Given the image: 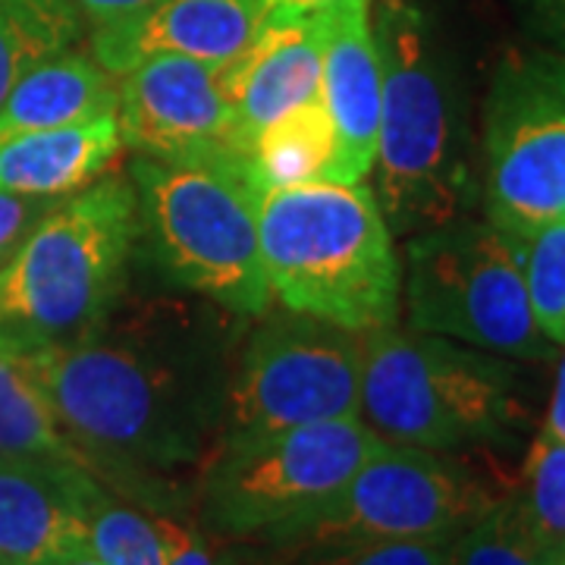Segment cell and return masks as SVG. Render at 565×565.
Masks as SVG:
<instances>
[{"label":"cell","mask_w":565,"mask_h":565,"mask_svg":"<svg viewBox=\"0 0 565 565\" xmlns=\"http://www.w3.org/2000/svg\"><path fill=\"white\" fill-rule=\"evenodd\" d=\"M245 323L192 292L132 296L126 286L73 340L0 337L98 478H148L211 452Z\"/></svg>","instance_id":"6da1fadb"},{"label":"cell","mask_w":565,"mask_h":565,"mask_svg":"<svg viewBox=\"0 0 565 565\" xmlns=\"http://www.w3.org/2000/svg\"><path fill=\"white\" fill-rule=\"evenodd\" d=\"M381 57L374 199L393 236L456 221L478 199L468 126L452 63L415 0L371 3Z\"/></svg>","instance_id":"7a4b0ae2"},{"label":"cell","mask_w":565,"mask_h":565,"mask_svg":"<svg viewBox=\"0 0 565 565\" xmlns=\"http://www.w3.org/2000/svg\"><path fill=\"white\" fill-rule=\"evenodd\" d=\"M258 248L270 296L355 333L390 327L403 308V264L367 182L264 189Z\"/></svg>","instance_id":"3957f363"},{"label":"cell","mask_w":565,"mask_h":565,"mask_svg":"<svg viewBox=\"0 0 565 565\" xmlns=\"http://www.w3.org/2000/svg\"><path fill=\"white\" fill-rule=\"evenodd\" d=\"M129 180L139 195V243L163 277L248 321L262 318L274 296L258 248L264 189L248 158H132Z\"/></svg>","instance_id":"277c9868"},{"label":"cell","mask_w":565,"mask_h":565,"mask_svg":"<svg viewBox=\"0 0 565 565\" xmlns=\"http://www.w3.org/2000/svg\"><path fill=\"white\" fill-rule=\"evenodd\" d=\"M359 415L390 444L459 452L515 440L527 405L503 355L390 323L364 333Z\"/></svg>","instance_id":"5b68a950"},{"label":"cell","mask_w":565,"mask_h":565,"mask_svg":"<svg viewBox=\"0 0 565 565\" xmlns=\"http://www.w3.org/2000/svg\"><path fill=\"white\" fill-rule=\"evenodd\" d=\"M139 233L129 177L57 199L0 270V333L61 343L95 327L129 286Z\"/></svg>","instance_id":"8992f818"},{"label":"cell","mask_w":565,"mask_h":565,"mask_svg":"<svg viewBox=\"0 0 565 565\" xmlns=\"http://www.w3.org/2000/svg\"><path fill=\"white\" fill-rule=\"evenodd\" d=\"M403 292L412 330L519 362L556 352L534 321L515 248L490 221L462 214L408 236Z\"/></svg>","instance_id":"52a82bcc"},{"label":"cell","mask_w":565,"mask_h":565,"mask_svg":"<svg viewBox=\"0 0 565 565\" xmlns=\"http://www.w3.org/2000/svg\"><path fill=\"white\" fill-rule=\"evenodd\" d=\"M362 364L364 333L289 308H267L245 330L214 446L362 418Z\"/></svg>","instance_id":"ba28073f"},{"label":"cell","mask_w":565,"mask_h":565,"mask_svg":"<svg viewBox=\"0 0 565 565\" xmlns=\"http://www.w3.org/2000/svg\"><path fill=\"white\" fill-rule=\"evenodd\" d=\"M381 440L362 418H340L214 446L204 456V519L230 537L267 541L330 503Z\"/></svg>","instance_id":"9c48e42d"},{"label":"cell","mask_w":565,"mask_h":565,"mask_svg":"<svg viewBox=\"0 0 565 565\" xmlns=\"http://www.w3.org/2000/svg\"><path fill=\"white\" fill-rule=\"evenodd\" d=\"M500 500L462 465L418 446L381 440L345 487L299 525L267 537L274 553L456 537Z\"/></svg>","instance_id":"30bf717a"},{"label":"cell","mask_w":565,"mask_h":565,"mask_svg":"<svg viewBox=\"0 0 565 565\" xmlns=\"http://www.w3.org/2000/svg\"><path fill=\"white\" fill-rule=\"evenodd\" d=\"M487 221L527 233L565 221V57L509 51L497 63L481 117Z\"/></svg>","instance_id":"8fae6325"},{"label":"cell","mask_w":565,"mask_h":565,"mask_svg":"<svg viewBox=\"0 0 565 565\" xmlns=\"http://www.w3.org/2000/svg\"><path fill=\"white\" fill-rule=\"evenodd\" d=\"M117 126L136 158H248L217 85V66L189 57H154L117 76Z\"/></svg>","instance_id":"7c38bea8"},{"label":"cell","mask_w":565,"mask_h":565,"mask_svg":"<svg viewBox=\"0 0 565 565\" xmlns=\"http://www.w3.org/2000/svg\"><path fill=\"white\" fill-rule=\"evenodd\" d=\"M321 13H267L243 51L217 66L223 102L248 158L262 129L321 95Z\"/></svg>","instance_id":"4fadbf2b"},{"label":"cell","mask_w":565,"mask_h":565,"mask_svg":"<svg viewBox=\"0 0 565 565\" xmlns=\"http://www.w3.org/2000/svg\"><path fill=\"white\" fill-rule=\"evenodd\" d=\"M264 17V0H158L132 17L95 25L92 57L114 76L154 57L221 66L243 51Z\"/></svg>","instance_id":"5bb4252c"},{"label":"cell","mask_w":565,"mask_h":565,"mask_svg":"<svg viewBox=\"0 0 565 565\" xmlns=\"http://www.w3.org/2000/svg\"><path fill=\"white\" fill-rule=\"evenodd\" d=\"M102 478L79 462L0 459V565H47L88 544Z\"/></svg>","instance_id":"9a60e30c"},{"label":"cell","mask_w":565,"mask_h":565,"mask_svg":"<svg viewBox=\"0 0 565 565\" xmlns=\"http://www.w3.org/2000/svg\"><path fill=\"white\" fill-rule=\"evenodd\" d=\"M371 3L374 0H340L321 10V102L340 139V182L367 180L377 154L384 79Z\"/></svg>","instance_id":"2e32d148"},{"label":"cell","mask_w":565,"mask_h":565,"mask_svg":"<svg viewBox=\"0 0 565 565\" xmlns=\"http://www.w3.org/2000/svg\"><path fill=\"white\" fill-rule=\"evenodd\" d=\"M120 154L117 114L13 136L0 141V192L63 199L102 180Z\"/></svg>","instance_id":"e0dca14e"},{"label":"cell","mask_w":565,"mask_h":565,"mask_svg":"<svg viewBox=\"0 0 565 565\" xmlns=\"http://www.w3.org/2000/svg\"><path fill=\"white\" fill-rule=\"evenodd\" d=\"M120 85L79 47L32 66L0 104V141L117 114Z\"/></svg>","instance_id":"ac0fdd59"},{"label":"cell","mask_w":565,"mask_h":565,"mask_svg":"<svg viewBox=\"0 0 565 565\" xmlns=\"http://www.w3.org/2000/svg\"><path fill=\"white\" fill-rule=\"evenodd\" d=\"M248 163L262 189L340 182V139L321 95L262 129Z\"/></svg>","instance_id":"d6986e66"},{"label":"cell","mask_w":565,"mask_h":565,"mask_svg":"<svg viewBox=\"0 0 565 565\" xmlns=\"http://www.w3.org/2000/svg\"><path fill=\"white\" fill-rule=\"evenodd\" d=\"M0 459H51L79 462V449L70 444L47 396L35 377L0 337ZM88 468V465H85Z\"/></svg>","instance_id":"ffe728a7"},{"label":"cell","mask_w":565,"mask_h":565,"mask_svg":"<svg viewBox=\"0 0 565 565\" xmlns=\"http://www.w3.org/2000/svg\"><path fill=\"white\" fill-rule=\"evenodd\" d=\"M82 22L76 0H0V104L32 66L79 47Z\"/></svg>","instance_id":"44dd1931"},{"label":"cell","mask_w":565,"mask_h":565,"mask_svg":"<svg viewBox=\"0 0 565 565\" xmlns=\"http://www.w3.org/2000/svg\"><path fill=\"white\" fill-rule=\"evenodd\" d=\"M515 248L534 321L553 345H565V221L505 233Z\"/></svg>","instance_id":"7402d4cb"},{"label":"cell","mask_w":565,"mask_h":565,"mask_svg":"<svg viewBox=\"0 0 565 565\" xmlns=\"http://www.w3.org/2000/svg\"><path fill=\"white\" fill-rule=\"evenodd\" d=\"M546 550L525 522L515 497H500L493 505L452 537V565H553Z\"/></svg>","instance_id":"603a6c76"},{"label":"cell","mask_w":565,"mask_h":565,"mask_svg":"<svg viewBox=\"0 0 565 565\" xmlns=\"http://www.w3.org/2000/svg\"><path fill=\"white\" fill-rule=\"evenodd\" d=\"M512 497L553 559L565 556V440L546 430L537 434L525 459L522 484Z\"/></svg>","instance_id":"cb8c5ba5"},{"label":"cell","mask_w":565,"mask_h":565,"mask_svg":"<svg viewBox=\"0 0 565 565\" xmlns=\"http://www.w3.org/2000/svg\"><path fill=\"white\" fill-rule=\"evenodd\" d=\"M88 546L104 565L167 563L158 519L114 500L104 487L88 505Z\"/></svg>","instance_id":"d4e9b609"},{"label":"cell","mask_w":565,"mask_h":565,"mask_svg":"<svg viewBox=\"0 0 565 565\" xmlns=\"http://www.w3.org/2000/svg\"><path fill=\"white\" fill-rule=\"evenodd\" d=\"M274 565H452V537L381 541V544L277 553Z\"/></svg>","instance_id":"484cf974"},{"label":"cell","mask_w":565,"mask_h":565,"mask_svg":"<svg viewBox=\"0 0 565 565\" xmlns=\"http://www.w3.org/2000/svg\"><path fill=\"white\" fill-rule=\"evenodd\" d=\"M57 199H39V195H17L0 192V270L17 255L25 236L35 230V223L47 214V207Z\"/></svg>","instance_id":"4316f807"},{"label":"cell","mask_w":565,"mask_h":565,"mask_svg":"<svg viewBox=\"0 0 565 565\" xmlns=\"http://www.w3.org/2000/svg\"><path fill=\"white\" fill-rule=\"evenodd\" d=\"M154 519H158V527H161L163 553H167L163 565H217L207 544L192 527H185L177 519H167V515H154Z\"/></svg>","instance_id":"83f0119b"},{"label":"cell","mask_w":565,"mask_h":565,"mask_svg":"<svg viewBox=\"0 0 565 565\" xmlns=\"http://www.w3.org/2000/svg\"><path fill=\"white\" fill-rule=\"evenodd\" d=\"M525 3L550 51L565 57V0H525Z\"/></svg>","instance_id":"f1b7e54d"},{"label":"cell","mask_w":565,"mask_h":565,"mask_svg":"<svg viewBox=\"0 0 565 565\" xmlns=\"http://www.w3.org/2000/svg\"><path fill=\"white\" fill-rule=\"evenodd\" d=\"M151 3H158V0H76L82 17L92 25H107V22L122 20V17H132Z\"/></svg>","instance_id":"f546056e"},{"label":"cell","mask_w":565,"mask_h":565,"mask_svg":"<svg viewBox=\"0 0 565 565\" xmlns=\"http://www.w3.org/2000/svg\"><path fill=\"white\" fill-rule=\"evenodd\" d=\"M544 430L565 440V352L559 359V371H556V384H553V396H550V408H546Z\"/></svg>","instance_id":"4dcf8cb0"},{"label":"cell","mask_w":565,"mask_h":565,"mask_svg":"<svg viewBox=\"0 0 565 565\" xmlns=\"http://www.w3.org/2000/svg\"><path fill=\"white\" fill-rule=\"evenodd\" d=\"M340 0H264L267 13H321Z\"/></svg>","instance_id":"1f68e13d"},{"label":"cell","mask_w":565,"mask_h":565,"mask_svg":"<svg viewBox=\"0 0 565 565\" xmlns=\"http://www.w3.org/2000/svg\"><path fill=\"white\" fill-rule=\"evenodd\" d=\"M47 565H104V563L98 559V553H95L92 546L82 544L76 546V550H70V553L57 556V559H51Z\"/></svg>","instance_id":"d6a6232c"},{"label":"cell","mask_w":565,"mask_h":565,"mask_svg":"<svg viewBox=\"0 0 565 565\" xmlns=\"http://www.w3.org/2000/svg\"><path fill=\"white\" fill-rule=\"evenodd\" d=\"M553 565H565V556H559V559H556V563Z\"/></svg>","instance_id":"836d02e7"}]
</instances>
